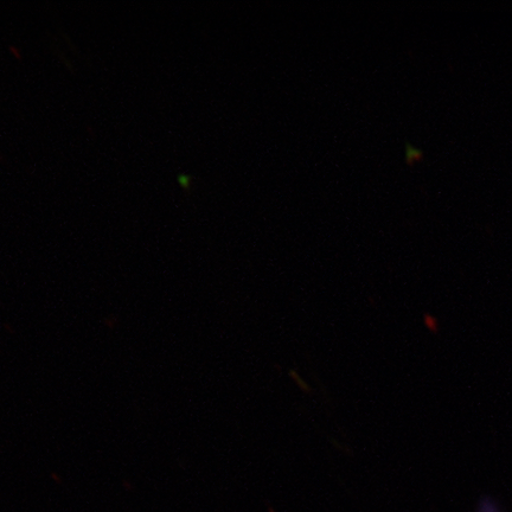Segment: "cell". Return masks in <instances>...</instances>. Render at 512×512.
Masks as SVG:
<instances>
[{
	"mask_svg": "<svg viewBox=\"0 0 512 512\" xmlns=\"http://www.w3.org/2000/svg\"><path fill=\"white\" fill-rule=\"evenodd\" d=\"M478 512H501V510L492 499L484 498L478 505Z\"/></svg>",
	"mask_w": 512,
	"mask_h": 512,
	"instance_id": "6da1fadb",
	"label": "cell"
}]
</instances>
